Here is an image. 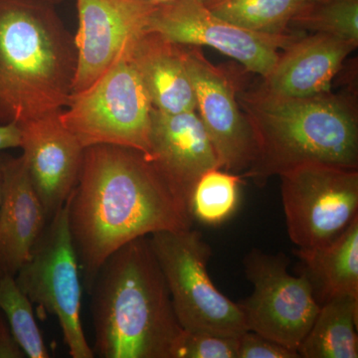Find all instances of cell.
I'll list each match as a JSON object with an SVG mask.
<instances>
[{
  "label": "cell",
  "mask_w": 358,
  "mask_h": 358,
  "mask_svg": "<svg viewBox=\"0 0 358 358\" xmlns=\"http://www.w3.org/2000/svg\"><path fill=\"white\" fill-rule=\"evenodd\" d=\"M69 226L90 291L108 257L136 238L188 230V205L140 150L86 148L76 187L67 200Z\"/></svg>",
  "instance_id": "obj_1"
},
{
  "label": "cell",
  "mask_w": 358,
  "mask_h": 358,
  "mask_svg": "<svg viewBox=\"0 0 358 358\" xmlns=\"http://www.w3.org/2000/svg\"><path fill=\"white\" fill-rule=\"evenodd\" d=\"M94 353L102 358H173L183 329L150 237L108 257L88 292Z\"/></svg>",
  "instance_id": "obj_2"
},
{
  "label": "cell",
  "mask_w": 358,
  "mask_h": 358,
  "mask_svg": "<svg viewBox=\"0 0 358 358\" xmlns=\"http://www.w3.org/2000/svg\"><path fill=\"white\" fill-rule=\"evenodd\" d=\"M76 60L74 37L55 6L0 0V124L67 107Z\"/></svg>",
  "instance_id": "obj_3"
},
{
  "label": "cell",
  "mask_w": 358,
  "mask_h": 358,
  "mask_svg": "<svg viewBox=\"0 0 358 358\" xmlns=\"http://www.w3.org/2000/svg\"><path fill=\"white\" fill-rule=\"evenodd\" d=\"M238 101L258 145L256 162L242 178L264 186L271 176L308 162L358 169V115L352 98L329 92L282 99L255 90L238 91Z\"/></svg>",
  "instance_id": "obj_4"
},
{
  "label": "cell",
  "mask_w": 358,
  "mask_h": 358,
  "mask_svg": "<svg viewBox=\"0 0 358 358\" xmlns=\"http://www.w3.org/2000/svg\"><path fill=\"white\" fill-rule=\"evenodd\" d=\"M129 47L98 81L71 96L60 120L84 148L119 145L140 150L150 159L154 107Z\"/></svg>",
  "instance_id": "obj_5"
},
{
  "label": "cell",
  "mask_w": 358,
  "mask_h": 358,
  "mask_svg": "<svg viewBox=\"0 0 358 358\" xmlns=\"http://www.w3.org/2000/svg\"><path fill=\"white\" fill-rule=\"evenodd\" d=\"M148 237L185 331L235 338L248 331L238 303L224 296L212 282L207 271L212 250L201 232L190 228L160 231Z\"/></svg>",
  "instance_id": "obj_6"
},
{
  "label": "cell",
  "mask_w": 358,
  "mask_h": 358,
  "mask_svg": "<svg viewBox=\"0 0 358 358\" xmlns=\"http://www.w3.org/2000/svg\"><path fill=\"white\" fill-rule=\"evenodd\" d=\"M79 267L66 201L48 221L14 278L32 303L57 317L71 357L93 358L95 353L82 326Z\"/></svg>",
  "instance_id": "obj_7"
},
{
  "label": "cell",
  "mask_w": 358,
  "mask_h": 358,
  "mask_svg": "<svg viewBox=\"0 0 358 358\" xmlns=\"http://www.w3.org/2000/svg\"><path fill=\"white\" fill-rule=\"evenodd\" d=\"M279 176L287 229L298 248L333 241L358 215V169L308 162Z\"/></svg>",
  "instance_id": "obj_8"
},
{
  "label": "cell",
  "mask_w": 358,
  "mask_h": 358,
  "mask_svg": "<svg viewBox=\"0 0 358 358\" xmlns=\"http://www.w3.org/2000/svg\"><path fill=\"white\" fill-rule=\"evenodd\" d=\"M243 264L254 289L237 303L248 331L298 352L320 307L308 278L289 274V260L282 253L253 249Z\"/></svg>",
  "instance_id": "obj_9"
},
{
  "label": "cell",
  "mask_w": 358,
  "mask_h": 358,
  "mask_svg": "<svg viewBox=\"0 0 358 358\" xmlns=\"http://www.w3.org/2000/svg\"><path fill=\"white\" fill-rule=\"evenodd\" d=\"M147 31L183 46H208L238 61L245 69L264 78L274 67L280 49L301 36L249 31L211 13L197 0H176L157 6Z\"/></svg>",
  "instance_id": "obj_10"
},
{
  "label": "cell",
  "mask_w": 358,
  "mask_h": 358,
  "mask_svg": "<svg viewBox=\"0 0 358 358\" xmlns=\"http://www.w3.org/2000/svg\"><path fill=\"white\" fill-rule=\"evenodd\" d=\"M196 113L215 150L221 169L244 174L255 164L258 145L244 114L236 83L227 73L211 64L199 47L185 46Z\"/></svg>",
  "instance_id": "obj_11"
},
{
  "label": "cell",
  "mask_w": 358,
  "mask_h": 358,
  "mask_svg": "<svg viewBox=\"0 0 358 358\" xmlns=\"http://www.w3.org/2000/svg\"><path fill=\"white\" fill-rule=\"evenodd\" d=\"M155 7L145 0H77L79 25L74 37L77 60L72 96L98 81L147 32Z\"/></svg>",
  "instance_id": "obj_12"
},
{
  "label": "cell",
  "mask_w": 358,
  "mask_h": 358,
  "mask_svg": "<svg viewBox=\"0 0 358 358\" xmlns=\"http://www.w3.org/2000/svg\"><path fill=\"white\" fill-rule=\"evenodd\" d=\"M60 112L18 124L21 155L48 221L76 187L84 157L85 148L65 128Z\"/></svg>",
  "instance_id": "obj_13"
},
{
  "label": "cell",
  "mask_w": 358,
  "mask_h": 358,
  "mask_svg": "<svg viewBox=\"0 0 358 358\" xmlns=\"http://www.w3.org/2000/svg\"><path fill=\"white\" fill-rule=\"evenodd\" d=\"M148 159L187 205L200 176L220 167L196 110L171 115L152 109Z\"/></svg>",
  "instance_id": "obj_14"
},
{
  "label": "cell",
  "mask_w": 358,
  "mask_h": 358,
  "mask_svg": "<svg viewBox=\"0 0 358 358\" xmlns=\"http://www.w3.org/2000/svg\"><path fill=\"white\" fill-rule=\"evenodd\" d=\"M358 45L313 33L284 49L256 90L274 98L306 99L331 92V84Z\"/></svg>",
  "instance_id": "obj_15"
},
{
  "label": "cell",
  "mask_w": 358,
  "mask_h": 358,
  "mask_svg": "<svg viewBox=\"0 0 358 358\" xmlns=\"http://www.w3.org/2000/svg\"><path fill=\"white\" fill-rule=\"evenodd\" d=\"M0 275H15L41 236L48 219L22 155L0 152Z\"/></svg>",
  "instance_id": "obj_16"
},
{
  "label": "cell",
  "mask_w": 358,
  "mask_h": 358,
  "mask_svg": "<svg viewBox=\"0 0 358 358\" xmlns=\"http://www.w3.org/2000/svg\"><path fill=\"white\" fill-rule=\"evenodd\" d=\"M129 56L154 109L171 115L196 110L185 46L147 31L129 47Z\"/></svg>",
  "instance_id": "obj_17"
},
{
  "label": "cell",
  "mask_w": 358,
  "mask_h": 358,
  "mask_svg": "<svg viewBox=\"0 0 358 358\" xmlns=\"http://www.w3.org/2000/svg\"><path fill=\"white\" fill-rule=\"evenodd\" d=\"M294 253L320 306L339 294L358 296V215L333 241Z\"/></svg>",
  "instance_id": "obj_18"
},
{
  "label": "cell",
  "mask_w": 358,
  "mask_h": 358,
  "mask_svg": "<svg viewBox=\"0 0 358 358\" xmlns=\"http://www.w3.org/2000/svg\"><path fill=\"white\" fill-rule=\"evenodd\" d=\"M358 296L339 294L320 305L298 352L303 358L358 357Z\"/></svg>",
  "instance_id": "obj_19"
},
{
  "label": "cell",
  "mask_w": 358,
  "mask_h": 358,
  "mask_svg": "<svg viewBox=\"0 0 358 358\" xmlns=\"http://www.w3.org/2000/svg\"><path fill=\"white\" fill-rule=\"evenodd\" d=\"M307 0H224L208 8L218 17L257 33L289 34L292 21Z\"/></svg>",
  "instance_id": "obj_20"
},
{
  "label": "cell",
  "mask_w": 358,
  "mask_h": 358,
  "mask_svg": "<svg viewBox=\"0 0 358 358\" xmlns=\"http://www.w3.org/2000/svg\"><path fill=\"white\" fill-rule=\"evenodd\" d=\"M241 174L224 171L220 167L205 171L190 194L189 212L193 221L217 226L229 220L240 204Z\"/></svg>",
  "instance_id": "obj_21"
},
{
  "label": "cell",
  "mask_w": 358,
  "mask_h": 358,
  "mask_svg": "<svg viewBox=\"0 0 358 358\" xmlns=\"http://www.w3.org/2000/svg\"><path fill=\"white\" fill-rule=\"evenodd\" d=\"M32 301L23 293L14 275H0V310L26 357H50L37 326Z\"/></svg>",
  "instance_id": "obj_22"
},
{
  "label": "cell",
  "mask_w": 358,
  "mask_h": 358,
  "mask_svg": "<svg viewBox=\"0 0 358 358\" xmlns=\"http://www.w3.org/2000/svg\"><path fill=\"white\" fill-rule=\"evenodd\" d=\"M291 26L358 45V0L308 2Z\"/></svg>",
  "instance_id": "obj_23"
},
{
  "label": "cell",
  "mask_w": 358,
  "mask_h": 358,
  "mask_svg": "<svg viewBox=\"0 0 358 358\" xmlns=\"http://www.w3.org/2000/svg\"><path fill=\"white\" fill-rule=\"evenodd\" d=\"M239 338L183 329L173 358H238Z\"/></svg>",
  "instance_id": "obj_24"
},
{
  "label": "cell",
  "mask_w": 358,
  "mask_h": 358,
  "mask_svg": "<svg viewBox=\"0 0 358 358\" xmlns=\"http://www.w3.org/2000/svg\"><path fill=\"white\" fill-rule=\"evenodd\" d=\"M238 358H301L296 350L247 331L239 336Z\"/></svg>",
  "instance_id": "obj_25"
},
{
  "label": "cell",
  "mask_w": 358,
  "mask_h": 358,
  "mask_svg": "<svg viewBox=\"0 0 358 358\" xmlns=\"http://www.w3.org/2000/svg\"><path fill=\"white\" fill-rule=\"evenodd\" d=\"M25 353L21 350L8 322L0 310V358H24Z\"/></svg>",
  "instance_id": "obj_26"
},
{
  "label": "cell",
  "mask_w": 358,
  "mask_h": 358,
  "mask_svg": "<svg viewBox=\"0 0 358 358\" xmlns=\"http://www.w3.org/2000/svg\"><path fill=\"white\" fill-rule=\"evenodd\" d=\"M21 131L18 124H0V152L20 148Z\"/></svg>",
  "instance_id": "obj_27"
},
{
  "label": "cell",
  "mask_w": 358,
  "mask_h": 358,
  "mask_svg": "<svg viewBox=\"0 0 358 358\" xmlns=\"http://www.w3.org/2000/svg\"><path fill=\"white\" fill-rule=\"evenodd\" d=\"M8 1L28 2V3L45 4V6H56L65 0H8Z\"/></svg>",
  "instance_id": "obj_28"
},
{
  "label": "cell",
  "mask_w": 358,
  "mask_h": 358,
  "mask_svg": "<svg viewBox=\"0 0 358 358\" xmlns=\"http://www.w3.org/2000/svg\"><path fill=\"white\" fill-rule=\"evenodd\" d=\"M200 2L202 6H206L207 8H211L212 6H216V4L220 3L224 0H197Z\"/></svg>",
  "instance_id": "obj_29"
},
{
  "label": "cell",
  "mask_w": 358,
  "mask_h": 358,
  "mask_svg": "<svg viewBox=\"0 0 358 358\" xmlns=\"http://www.w3.org/2000/svg\"><path fill=\"white\" fill-rule=\"evenodd\" d=\"M0 199H1V169H0Z\"/></svg>",
  "instance_id": "obj_30"
},
{
  "label": "cell",
  "mask_w": 358,
  "mask_h": 358,
  "mask_svg": "<svg viewBox=\"0 0 358 358\" xmlns=\"http://www.w3.org/2000/svg\"><path fill=\"white\" fill-rule=\"evenodd\" d=\"M308 2L319 1V0H307Z\"/></svg>",
  "instance_id": "obj_31"
}]
</instances>
